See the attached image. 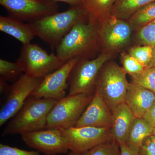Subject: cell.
<instances>
[{
  "mask_svg": "<svg viewBox=\"0 0 155 155\" xmlns=\"http://www.w3.org/2000/svg\"><path fill=\"white\" fill-rule=\"evenodd\" d=\"M153 134L155 136V127H154L153 131Z\"/></svg>",
  "mask_w": 155,
  "mask_h": 155,
  "instance_id": "obj_36",
  "label": "cell"
},
{
  "mask_svg": "<svg viewBox=\"0 0 155 155\" xmlns=\"http://www.w3.org/2000/svg\"><path fill=\"white\" fill-rule=\"evenodd\" d=\"M155 0H116L110 15L119 19H130L135 12Z\"/></svg>",
  "mask_w": 155,
  "mask_h": 155,
  "instance_id": "obj_19",
  "label": "cell"
},
{
  "mask_svg": "<svg viewBox=\"0 0 155 155\" xmlns=\"http://www.w3.org/2000/svg\"><path fill=\"white\" fill-rule=\"evenodd\" d=\"M26 145L46 155L66 154L69 150L61 129L46 128L21 134Z\"/></svg>",
  "mask_w": 155,
  "mask_h": 155,
  "instance_id": "obj_12",
  "label": "cell"
},
{
  "mask_svg": "<svg viewBox=\"0 0 155 155\" xmlns=\"http://www.w3.org/2000/svg\"><path fill=\"white\" fill-rule=\"evenodd\" d=\"M131 78V83L144 87L155 94V66L145 68L139 75Z\"/></svg>",
  "mask_w": 155,
  "mask_h": 155,
  "instance_id": "obj_23",
  "label": "cell"
},
{
  "mask_svg": "<svg viewBox=\"0 0 155 155\" xmlns=\"http://www.w3.org/2000/svg\"><path fill=\"white\" fill-rule=\"evenodd\" d=\"M121 155H139V153L130 149L125 143L119 144Z\"/></svg>",
  "mask_w": 155,
  "mask_h": 155,
  "instance_id": "obj_31",
  "label": "cell"
},
{
  "mask_svg": "<svg viewBox=\"0 0 155 155\" xmlns=\"http://www.w3.org/2000/svg\"><path fill=\"white\" fill-rule=\"evenodd\" d=\"M139 155H155V136H149L142 143Z\"/></svg>",
  "mask_w": 155,
  "mask_h": 155,
  "instance_id": "obj_29",
  "label": "cell"
},
{
  "mask_svg": "<svg viewBox=\"0 0 155 155\" xmlns=\"http://www.w3.org/2000/svg\"><path fill=\"white\" fill-rule=\"evenodd\" d=\"M89 15L83 5L71 6L67 11L28 23L35 36L48 44L54 50L74 25Z\"/></svg>",
  "mask_w": 155,
  "mask_h": 155,
  "instance_id": "obj_2",
  "label": "cell"
},
{
  "mask_svg": "<svg viewBox=\"0 0 155 155\" xmlns=\"http://www.w3.org/2000/svg\"><path fill=\"white\" fill-rule=\"evenodd\" d=\"M17 61L24 74L31 78H44L65 63L54 52L48 54L38 45L31 43L22 45Z\"/></svg>",
  "mask_w": 155,
  "mask_h": 155,
  "instance_id": "obj_7",
  "label": "cell"
},
{
  "mask_svg": "<svg viewBox=\"0 0 155 155\" xmlns=\"http://www.w3.org/2000/svg\"><path fill=\"white\" fill-rule=\"evenodd\" d=\"M154 127L149 124L143 118L136 117L132 123L126 141L127 147L137 152L147 137L153 134Z\"/></svg>",
  "mask_w": 155,
  "mask_h": 155,
  "instance_id": "obj_18",
  "label": "cell"
},
{
  "mask_svg": "<svg viewBox=\"0 0 155 155\" xmlns=\"http://www.w3.org/2000/svg\"><path fill=\"white\" fill-rule=\"evenodd\" d=\"M126 75L123 68L113 61L104 64L99 73L96 91L112 112L124 103L130 83Z\"/></svg>",
  "mask_w": 155,
  "mask_h": 155,
  "instance_id": "obj_4",
  "label": "cell"
},
{
  "mask_svg": "<svg viewBox=\"0 0 155 155\" xmlns=\"http://www.w3.org/2000/svg\"><path fill=\"white\" fill-rule=\"evenodd\" d=\"M143 118L153 127H155V100Z\"/></svg>",
  "mask_w": 155,
  "mask_h": 155,
  "instance_id": "obj_30",
  "label": "cell"
},
{
  "mask_svg": "<svg viewBox=\"0 0 155 155\" xmlns=\"http://www.w3.org/2000/svg\"><path fill=\"white\" fill-rule=\"evenodd\" d=\"M23 73V69L19 62L13 63L0 59V78L6 81L17 80Z\"/></svg>",
  "mask_w": 155,
  "mask_h": 155,
  "instance_id": "obj_22",
  "label": "cell"
},
{
  "mask_svg": "<svg viewBox=\"0 0 155 155\" xmlns=\"http://www.w3.org/2000/svg\"><path fill=\"white\" fill-rule=\"evenodd\" d=\"M112 121V112L96 91L75 127H111Z\"/></svg>",
  "mask_w": 155,
  "mask_h": 155,
  "instance_id": "obj_14",
  "label": "cell"
},
{
  "mask_svg": "<svg viewBox=\"0 0 155 155\" xmlns=\"http://www.w3.org/2000/svg\"><path fill=\"white\" fill-rule=\"evenodd\" d=\"M44 78H31L23 74L12 85L0 110V126L12 119L25 104L30 94L39 86Z\"/></svg>",
  "mask_w": 155,
  "mask_h": 155,
  "instance_id": "obj_10",
  "label": "cell"
},
{
  "mask_svg": "<svg viewBox=\"0 0 155 155\" xmlns=\"http://www.w3.org/2000/svg\"><path fill=\"white\" fill-rule=\"evenodd\" d=\"M111 57L110 53H103L92 60L79 59L68 78V95L94 94L100 70Z\"/></svg>",
  "mask_w": 155,
  "mask_h": 155,
  "instance_id": "obj_5",
  "label": "cell"
},
{
  "mask_svg": "<svg viewBox=\"0 0 155 155\" xmlns=\"http://www.w3.org/2000/svg\"><path fill=\"white\" fill-rule=\"evenodd\" d=\"M57 101L29 96L20 110L6 125L2 135H21L45 129L48 114Z\"/></svg>",
  "mask_w": 155,
  "mask_h": 155,
  "instance_id": "obj_3",
  "label": "cell"
},
{
  "mask_svg": "<svg viewBox=\"0 0 155 155\" xmlns=\"http://www.w3.org/2000/svg\"><path fill=\"white\" fill-rule=\"evenodd\" d=\"M0 155H41L39 152L20 149L8 145L0 144Z\"/></svg>",
  "mask_w": 155,
  "mask_h": 155,
  "instance_id": "obj_28",
  "label": "cell"
},
{
  "mask_svg": "<svg viewBox=\"0 0 155 155\" xmlns=\"http://www.w3.org/2000/svg\"><path fill=\"white\" fill-rule=\"evenodd\" d=\"M135 118L133 112L124 103L112 112L111 132L113 138L119 144L126 143Z\"/></svg>",
  "mask_w": 155,
  "mask_h": 155,
  "instance_id": "obj_16",
  "label": "cell"
},
{
  "mask_svg": "<svg viewBox=\"0 0 155 155\" xmlns=\"http://www.w3.org/2000/svg\"><path fill=\"white\" fill-rule=\"evenodd\" d=\"M9 16L22 22H35L58 13L59 6L52 0H0Z\"/></svg>",
  "mask_w": 155,
  "mask_h": 155,
  "instance_id": "obj_8",
  "label": "cell"
},
{
  "mask_svg": "<svg viewBox=\"0 0 155 155\" xmlns=\"http://www.w3.org/2000/svg\"><path fill=\"white\" fill-rule=\"evenodd\" d=\"M0 30L16 38L22 45L31 43L35 37L28 23H24L10 16H0Z\"/></svg>",
  "mask_w": 155,
  "mask_h": 155,
  "instance_id": "obj_17",
  "label": "cell"
},
{
  "mask_svg": "<svg viewBox=\"0 0 155 155\" xmlns=\"http://www.w3.org/2000/svg\"><path fill=\"white\" fill-rule=\"evenodd\" d=\"M7 82L8 81L5 79L0 78V91L1 93L6 94L8 91L10 85L8 84Z\"/></svg>",
  "mask_w": 155,
  "mask_h": 155,
  "instance_id": "obj_32",
  "label": "cell"
},
{
  "mask_svg": "<svg viewBox=\"0 0 155 155\" xmlns=\"http://www.w3.org/2000/svg\"><path fill=\"white\" fill-rule=\"evenodd\" d=\"M121 61L123 69L126 74L133 77L139 75L145 69V67L129 54L122 52L121 54Z\"/></svg>",
  "mask_w": 155,
  "mask_h": 155,
  "instance_id": "obj_26",
  "label": "cell"
},
{
  "mask_svg": "<svg viewBox=\"0 0 155 155\" xmlns=\"http://www.w3.org/2000/svg\"><path fill=\"white\" fill-rule=\"evenodd\" d=\"M98 20L90 14L74 25L56 48V55L64 62L75 58L88 59L99 44Z\"/></svg>",
  "mask_w": 155,
  "mask_h": 155,
  "instance_id": "obj_1",
  "label": "cell"
},
{
  "mask_svg": "<svg viewBox=\"0 0 155 155\" xmlns=\"http://www.w3.org/2000/svg\"><path fill=\"white\" fill-rule=\"evenodd\" d=\"M137 38L142 44L155 48V19L139 29Z\"/></svg>",
  "mask_w": 155,
  "mask_h": 155,
  "instance_id": "obj_27",
  "label": "cell"
},
{
  "mask_svg": "<svg viewBox=\"0 0 155 155\" xmlns=\"http://www.w3.org/2000/svg\"><path fill=\"white\" fill-rule=\"evenodd\" d=\"M153 66H155V48H154L153 58L152 61L149 67H153Z\"/></svg>",
  "mask_w": 155,
  "mask_h": 155,
  "instance_id": "obj_34",
  "label": "cell"
},
{
  "mask_svg": "<svg viewBox=\"0 0 155 155\" xmlns=\"http://www.w3.org/2000/svg\"><path fill=\"white\" fill-rule=\"evenodd\" d=\"M56 2H60L67 3L71 6L80 5H83L82 0H52Z\"/></svg>",
  "mask_w": 155,
  "mask_h": 155,
  "instance_id": "obj_33",
  "label": "cell"
},
{
  "mask_svg": "<svg viewBox=\"0 0 155 155\" xmlns=\"http://www.w3.org/2000/svg\"><path fill=\"white\" fill-rule=\"evenodd\" d=\"M81 155H121V151L119 144L114 139L98 145Z\"/></svg>",
  "mask_w": 155,
  "mask_h": 155,
  "instance_id": "obj_25",
  "label": "cell"
},
{
  "mask_svg": "<svg viewBox=\"0 0 155 155\" xmlns=\"http://www.w3.org/2000/svg\"><path fill=\"white\" fill-rule=\"evenodd\" d=\"M61 130L69 150L80 154L98 145L114 139L110 127H73Z\"/></svg>",
  "mask_w": 155,
  "mask_h": 155,
  "instance_id": "obj_9",
  "label": "cell"
},
{
  "mask_svg": "<svg viewBox=\"0 0 155 155\" xmlns=\"http://www.w3.org/2000/svg\"><path fill=\"white\" fill-rule=\"evenodd\" d=\"M67 155H81L80 154L77 153L73 152L70 151V152L68 153Z\"/></svg>",
  "mask_w": 155,
  "mask_h": 155,
  "instance_id": "obj_35",
  "label": "cell"
},
{
  "mask_svg": "<svg viewBox=\"0 0 155 155\" xmlns=\"http://www.w3.org/2000/svg\"><path fill=\"white\" fill-rule=\"evenodd\" d=\"M94 94L68 95L57 101L48 116L46 128L64 129L75 127Z\"/></svg>",
  "mask_w": 155,
  "mask_h": 155,
  "instance_id": "obj_6",
  "label": "cell"
},
{
  "mask_svg": "<svg viewBox=\"0 0 155 155\" xmlns=\"http://www.w3.org/2000/svg\"><path fill=\"white\" fill-rule=\"evenodd\" d=\"M129 54L146 68L149 67L152 61L154 48L148 45L133 47L129 50Z\"/></svg>",
  "mask_w": 155,
  "mask_h": 155,
  "instance_id": "obj_24",
  "label": "cell"
},
{
  "mask_svg": "<svg viewBox=\"0 0 155 155\" xmlns=\"http://www.w3.org/2000/svg\"><path fill=\"white\" fill-rule=\"evenodd\" d=\"M116 0H82L89 14L98 20L110 15Z\"/></svg>",
  "mask_w": 155,
  "mask_h": 155,
  "instance_id": "obj_20",
  "label": "cell"
},
{
  "mask_svg": "<svg viewBox=\"0 0 155 155\" xmlns=\"http://www.w3.org/2000/svg\"><path fill=\"white\" fill-rule=\"evenodd\" d=\"M155 100V94L152 91L130 82L124 103L130 108L136 117L143 118Z\"/></svg>",
  "mask_w": 155,
  "mask_h": 155,
  "instance_id": "obj_15",
  "label": "cell"
},
{
  "mask_svg": "<svg viewBox=\"0 0 155 155\" xmlns=\"http://www.w3.org/2000/svg\"><path fill=\"white\" fill-rule=\"evenodd\" d=\"M80 58L67 61L59 69L45 76L39 86L30 94L36 98L52 99L59 101L66 96L69 88L68 79L70 72Z\"/></svg>",
  "mask_w": 155,
  "mask_h": 155,
  "instance_id": "obj_13",
  "label": "cell"
},
{
  "mask_svg": "<svg viewBox=\"0 0 155 155\" xmlns=\"http://www.w3.org/2000/svg\"><path fill=\"white\" fill-rule=\"evenodd\" d=\"M155 19V1L148 3L130 17L129 23L132 28H142Z\"/></svg>",
  "mask_w": 155,
  "mask_h": 155,
  "instance_id": "obj_21",
  "label": "cell"
},
{
  "mask_svg": "<svg viewBox=\"0 0 155 155\" xmlns=\"http://www.w3.org/2000/svg\"><path fill=\"white\" fill-rule=\"evenodd\" d=\"M98 21L99 44L108 50L116 51L130 42L132 28L129 22L110 14Z\"/></svg>",
  "mask_w": 155,
  "mask_h": 155,
  "instance_id": "obj_11",
  "label": "cell"
}]
</instances>
